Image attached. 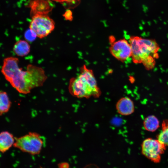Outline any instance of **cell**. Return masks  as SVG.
I'll return each instance as SVG.
<instances>
[{
    "instance_id": "6da1fadb",
    "label": "cell",
    "mask_w": 168,
    "mask_h": 168,
    "mask_svg": "<svg viewBox=\"0 0 168 168\" xmlns=\"http://www.w3.org/2000/svg\"><path fill=\"white\" fill-rule=\"evenodd\" d=\"M18 58L10 57L5 58L1 72L6 80L19 93L26 94L34 88L42 86L47 79L41 67L29 64L26 70L18 65Z\"/></svg>"
},
{
    "instance_id": "7a4b0ae2",
    "label": "cell",
    "mask_w": 168,
    "mask_h": 168,
    "mask_svg": "<svg viewBox=\"0 0 168 168\" xmlns=\"http://www.w3.org/2000/svg\"><path fill=\"white\" fill-rule=\"evenodd\" d=\"M129 42L132 49L131 58L135 63H142L146 68L154 67L156 59L158 57L159 46L154 40L131 36Z\"/></svg>"
},
{
    "instance_id": "3957f363",
    "label": "cell",
    "mask_w": 168,
    "mask_h": 168,
    "mask_svg": "<svg viewBox=\"0 0 168 168\" xmlns=\"http://www.w3.org/2000/svg\"><path fill=\"white\" fill-rule=\"evenodd\" d=\"M68 91L72 96L78 98H97L101 95L93 71L85 65L81 68L80 72L75 77L70 79Z\"/></svg>"
},
{
    "instance_id": "277c9868",
    "label": "cell",
    "mask_w": 168,
    "mask_h": 168,
    "mask_svg": "<svg viewBox=\"0 0 168 168\" xmlns=\"http://www.w3.org/2000/svg\"><path fill=\"white\" fill-rule=\"evenodd\" d=\"M43 143V140L38 133L30 132L15 138L13 146L23 152L36 155L40 152Z\"/></svg>"
},
{
    "instance_id": "5b68a950",
    "label": "cell",
    "mask_w": 168,
    "mask_h": 168,
    "mask_svg": "<svg viewBox=\"0 0 168 168\" xmlns=\"http://www.w3.org/2000/svg\"><path fill=\"white\" fill-rule=\"evenodd\" d=\"M55 23L48 14H36L32 16L29 28L33 31L37 37L44 38L54 30Z\"/></svg>"
},
{
    "instance_id": "8992f818",
    "label": "cell",
    "mask_w": 168,
    "mask_h": 168,
    "mask_svg": "<svg viewBox=\"0 0 168 168\" xmlns=\"http://www.w3.org/2000/svg\"><path fill=\"white\" fill-rule=\"evenodd\" d=\"M166 146L158 139L148 138L144 140L141 145L142 153L146 157L155 163H159L161 156Z\"/></svg>"
},
{
    "instance_id": "52a82bcc",
    "label": "cell",
    "mask_w": 168,
    "mask_h": 168,
    "mask_svg": "<svg viewBox=\"0 0 168 168\" xmlns=\"http://www.w3.org/2000/svg\"><path fill=\"white\" fill-rule=\"evenodd\" d=\"M109 51L113 57L123 62L131 58L132 53L130 44L125 39L111 42Z\"/></svg>"
},
{
    "instance_id": "ba28073f",
    "label": "cell",
    "mask_w": 168,
    "mask_h": 168,
    "mask_svg": "<svg viewBox=\"0 0 168 168\" xmlns=\"http://www.w3.org/2000/svg\"><path fill=\"white\" fill-rule=\"evenodd\" d=\"M53 6L49 0H34L30 4L31 14H48Z\"/></svg>"
},
{
    "instance_id": "9c48e42d",
    "label": "cell",
    "mask_w": 168,
    "mask_h": 168,
    "mask_svg": "<svg viewBox=\"0 0 168 168\" xmlns=\"http://www.w3.org/2000/svg\"><path fill=\"white\" fill-rule=\"evenodd\" d=\"M117 112L123 116H127L133 114L134 111V106L132 100L126 96L120 99L116 105Z\"/></svg>"
},
{
    "instance_id": "30bf717a",
    "label": "cell",
    "mask_w": 168,
    "mask_h": 168,
    "mask_svg": "<svg viewBox=\"0 0 168 168\" xmlns=\"http://www.w3.org/2000/svg\"><path fill=\"white\" fill-rule=\"evenodd\" d=\"M15 138L12 134L7 131L0 133V152L4 153L13 146Z\"/></svg>"
},
{
    "instance_id": "8fae6325",
    "label": "cell",
    "mask_w": 168,
    "mask_h": 168,
    "mask_svg": "<svg viewBox=\"0 0 168 168\" xmlns=\"http://www.w3.org/2000/svg\"><path fill=\"white\" fill-rule=\"evenodd\" d=\"M14 52L17 56L24 57L28 55L30 51V46L26 40H20L14 44Z\"/></svg>"
},
{
    "instance_id": "7c38bea8",
    "label": "cell",
    "mask_w": 168,
    "mask_h": 168,
    "mask_svg": "<svg viewBox=\"0 0 168 168\" xmlns=\"http://www.w3.org/2000/svg\"><path fill=\"white\" fill-rule=\"evenodd\" d=\"M11 105V101L7 92L0 91V116L9 111Z\"/></svg>"
},
{
    "instance_id": "4fadbf2b",
    "label": "cell",
    "mask_w": 168,
    "mask_h": 168,
    "mask_svg": "<svg viewBox=\"0 0 168 168\" xmlns=\"http://www.w3.org/2000/svg\"><path fill=\"white\" fill-rule=\"evenodd\" d=\"M143 126L147 131L154 132L159 127V122L158 119L154 115L147 117L143 121Z\"/></svg>"
},
{
    "instance_id": "5bb4252c",
    "label": "cell",
    "mask_w": 168,
    "mask_h": 168,
    "mask_svg": "<svg viewBox=\"0 0 168 168\" xmlns=\"http://www.w3.org/2000/svg\"><path fill=\"white\" fill-rule=\"evenodd\" d=\"M157 138L159 141L166 146H168V120L163 121L162 130Z\"/></svg>"
},
{
    "instance_id": "9a60e30c",
    "label": "cell",
    "mask_w": 168,
    "mask_h": 168,
    "mask_svg": "<svg viewBox=\"0 0 168 168\" xmlns=\"http://www.w3.org/2000/svg\"><path fill=\"white\" fill-rule=\"evenodd\" d=\"M37 37L35 33L30 28L26 31L24 34L25 38L28 42L34 41Z\"/></svg>"
},
{
    "instance_id": "2e32d148",
    "label": "cell",
    "mask_w": 168,
    "mask_h": 168,
    "mask_svg": "<svg viewBox=\"0 0 168 168\" xmlns=\"http://www.w3.org/2000/svg\"><path fill=\"white\" fill-rule=\"evenodd\" d=\"M53 1L61 3H66L71 5L75 4L78 0H52Z\"/></svg>"
},
{
    "instance_id": "e0dca14e",
    "label": "cell",
    "mask_w": 168,
    "mask_h": 168,
    "mask_svg": "<svg viewBox=\"0 0 168 168\" xmlns=\"http://www.w3.org/2000/svg\"><path fill=\"white\" fill-rule=\"evenodd\" d=\"M58 167L59 168H68L69 167V164L66 162H63L61 163L58 164Z\"/></svg>"
}]
</instances>
